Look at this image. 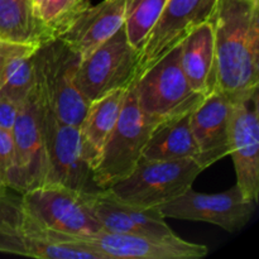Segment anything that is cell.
Returning a JSON list of instances; mask_svg holds the SVG:
<instances>
[{
  "label": "cell",
  "mask_w": 259,
  "mask_h": 259,
  "mask_svg": "<svg viewBox=\"0 0 259 259\" xmlns=\"http://www.w3.org/2000/svg\"><path fill=\"white\" fill-rule=\"evenodd\" d=\"M88 5L89 0H38L35 13L56 38Z\"/></svg>",
  "instance_id": "obj_23"
},
{
  "label": "cell",
  "mask_w": 259,
  "mask_h": 259,
  "mask_svg": "<svg viewBox=\"0 0 259 259\" xmlns=\"http://www.w3.org/2000/svg\"><path fill=\"white\" fill-rule=\"evenodd\" d=\"M133 86L141 110L159 120L192 111L205 98L192 90L182 71L181 43L142 73Z\"/></svg>",
  "instance_id": "obj_6"
},
{
  "label": "cell",
  "mask_w": 259,
  "mask_h": 259,
  "mask_svg": "<svg viewBox=\"0 0 259 259\" xmlns=\"http://www.w3.org/2000/svg\"><path fill=\"white\" fill-rule=\"evenodd\" d=\"M166 3L167 0H125L124 28L129 42L138 53Z\"/></svg>",
  "instance_id": "obj_22"
},
{
  "label": "cell",
  "mask_w": 259,
  "mask_h": 259,
  "mask_svg": "<svg viewBox=\"0 0 259 259\" xmlns=\"http://www.w3.org/2000/svg\"><path fill=\"white\" fill-rule=\"evenodd\" d=\"M192 111L161 121L152 132L142 156L148 159L176 161L199 158V148L192 136L190 115Z\"/></svg>",
  "instance_id": "obj_19"
},
{
  "label": "cell",
  "mask_w": 259,
  "mask_h": 259,
  "mask_svg": "<svg viewBox=\"0 0 259 259\" xmlns=\"http://www.w3.org/2000/svg\"><path fill=\"white\" fill-rule=\"evenodd\" d=\"M35 82L39 94L40 121L47 156L45 185H61L78 191H90L89 184L93 181V171L83 153L80 128L58 120L37 78Z\"/></svg>",
  "instance_id": "obj_8"
},
{
  "label": "cell",
  "mask_w": 259,
  "mask_h": 259,
  "mask_svg": "<svg viewBox=\"0 0 259 259\" xmlns=\"http://www.w3.org/2000/svg\"><path fill=\"white\" fill-rule=\"evenodd\" d=\"M234 101L215 89L190 115L192 136L199 148L197 163L204 169L229 156L230 114Z\"/></svg>",
  "instance_id": "obj_15"
},
{
  "label": "cell",
  "mask_w": 259,
  "mask_h": 259,
  "mask_svg": "<svg viewBox=\"0 0 259 259\" xmlns=\"http://www.w3.org/2000/svg\"><path fill=\"white\" fill-rule=\"evenodd\" d=\"M229 154L237 186L243 196L257 204L259 195V90L233 103Z\"/></svg>",
  "instance_id": "obj_12"
},
{
  "label": "cell",
  "mask_w": 259,
  "mask_h": 259,
  "mask_svg": "<svg viewBox=\"0 0 259 259\" xmlns=\"http://www.w3.org/2000/svg\"><path fill=\"white\" fill-rule=\"evenodd\" d=\"M181 67L192 90L200 95L217 89L214 20L195 28L182 40Z\"/></svg>",
  "instance_id": "obj_17"
},
{
  "label": "cell",
  "mask_w": 259,
  "mask_h": 259,
  "mask_svg": "<svg viewBox=\"0 0 259 259\" xmlns=\"http://www.w3.org/2000/svg\"><path fill=\"white\" fill-rule=\"evenodd\" d=\"M218 3L219 0H167L138 53L137 78L179 46L195 28L214 20Z\"/></svg>",
  "instance_id": "obj_11"
},
{
  "label": "cell",
  "mask_w": 259,
  "mask_h": 259,
  "mask_svg": "<svg viewBox=\"0 0 259 259\" xmlns=\"http://www.w3.org/2000/svg\"><path fill=\"white\" fill-rule=\"evenodd\" d=\"M161 121L141 110L132 83L126 89L118 121L93 168L91 180L98 190L109 189L136 168L152 132Z\"/></svg>",
  "instance_id": "obj_2"
},
{
  "label": "cell",
  "mask_w": 259,
  "mask_h": 259,
  "mask_svg": "<svg viewBox=\"0 0 259 259\" xmlns=\"http://www.w3.org/2000/svg\"><path fill=\"white\" fill-rule=\"evenodd\" d=\"M81 238L105 259H194L202 258L209 253L206 245L187 242L177 235L157 238L101 230L90 237Z\"/></svg>",
  "instance_id": "obj_13"
},
{
  "label": "cell",
  "mask_w": 259,
  "mask_h": 259,
  "mask_svg": "<svg viewBox=\"0 0 259 259\" xmlns=\"http://www.w3.org/2000/svg\"><path fill=\"white\" fill-rule=\"evenodd\" d=\"M12 137L14 143V162L8 175L7 186L22 195L45 185L47 176V156L37 82L29 95L20 104Z\"/></svg>",
  "instance_id": "obj_9"
},
{
  "label": "cell",
  "mask_w": 259,
  "mask_h": 259,
  "mask_svg": "<svg viewBox=\"0 0 259 259\" xmlns=\"http://www.w3.org/2000/svg\"><path fill=\"white\" fill-rule=\"evenodd\" d=\"M22 45H12V43H3L2 47H0V83H2L3 78V72H4V68L7 62L9 61V58L12 57L13 53L18 50Z\"/></svg>",
  "instance_id": "obj_27"
},
{
  "label": "cell",
  "mask_w": 259,
  "mask_h": 259,
  "mask_svg": "<svg viewBox=\"0 0 259 259\" xmlns=\"http://www.w3.org/2000/svg\"><path fill=\"white\" fill-rule=\"evenodd\" d=\"M25 214L22 200L7 194L0 195V233L14 232L24 225Z\"/></svg>",
  "instance_id": "obj_24"
},
{
  "label": "cell",
  "mask_w": 259,
  "mask_h": 259,
  "mask_svg": "<svg viewBox=\"0 0 259 259\" xmlns=\"http://www.w3.org/2000/svg\"><path fill=\"white\" fill-rule=\"evenodd\" d=\"M35 47L20 46L7 62L0 83V99L22 104L35 83L33 52Z\"/></svg>",
  "instance_id": "obj_21"
},
{
  "label": "cell",
  "mask_w": 259,
  "mask_h": 259,
  "mask_svg": "<svg viewBox=\"0 0 259 259\" xmlns=\"http://www.w3.org/2000/svg\"><path fill=\"white\" fill-rule=\"evenodd\" d=\"M20 200L27 220L39 229L70 237H90L103 230L86 191L42 185L22 194Z\"/></svg>",
  "instance_id": "obj_5"
},
{
  "label": "cell",
  "mask_w": 259,
  "mask_h": 259,
  "mask_svg": "<svg viewBox=\"0 0 259 259\" xmlns=\"http://www.w3.org/2000/svg\"><path fill=\"white\" fill-rule=\"evenodd\" d=\"M138 51L131 45L124 24L82 57L75 75V83L89 101L119 89H128L137 78Z\"/></svg>",
  "instance_id": "obj_7"
},
{
  "label": "cell",
  "mask_w": 259,
  "mask_h": 259,
  "mask_svg": "<svg viewBox=\"0 0 259 259\" xmlns=\"http://www.w3.org/2000/svg\"><path fill=\"white\" fill-rule=\"evenodd\" d=\"M80 60L75 51L57 38L43 43L33 52L35 78L43 95L58 120L77 128L90 106L75 83Z\"/></svg>",
  "instance_id": "obj_4"
},
{
  "label": "cell",
  "mask_w": 259,
  "mask_h": 259,
  "mask_svg": "<svg viewBox=\"0 0 259 259\" xmlns=\"http://www.w3.org/2000/svg\"><path fill=\"white\" fill-rule=\"evenodd\" d=\"M214 43L218 90L232 101L259 90V0H219Z\"/></svg>",
  "instance_id": "obj_1"
},
{
  "label": "cell",
  "mask_w": 259,
  "mask_h": 259,
  "mask_svg": "<svg viewBox=\"0 0 259 259\" xmlns=\"http://www.w3.org/2000/svg\"><path fill=\"white\" fill-rule=\"evenodd\" d=\"M3 43H4V42H2V40H0V47H2V45H3Z\"/></svg>",
  "instance_id": "obj_30"
},
{
  "label": "cell",
  "mask_w": 259,
  "mask_h": 259,
  "mask_svg": "<svg viewBox=\"0 0 259 259\" xmlns=\"http://www.w3.org/2000/svg\"><path fill=\"white\" fill-rule=\"evenodd\" d=\"M126 89L114 90L90 103L80 126L83 153L91 171L100 157L106 139L115 126L123 108Z\"/></svg>",
  "instance_id": "obj_18"
},
{
  "label": "cell",
  "mask_w": 259,
  "mask_h": 259,
  "mask_svg": "<svg viewBox=\"0 0 259 259\" xmlns=\"http://www.w3.org/2000/svg\"><path fill=\"white\" fill-rule=\"evenodd\" d=\"M204 171L195 159L161 161L142 156L136 168L105 189L116 201L137 209H154L184 194Z\"/></svg>",
  "instance_id": "obj_3"
},
{
  "label": "cell",
  "mask_w": 259,
  "mask_h": 259,
  "mask_svg": "<svg viewBox=\"0 0 259 259\" xmlns=\"http://www.w3.org/2000/svg\"><path fill=\"white\" fill-rule=\"evenodd\" d=\"M20 104L8 99H0V128L12 133L13 126L17 120Z\"/></svg>",
  "instance_id": "obj_26"
},
{
  "label": "cell",
  "mask_w": 259,
  "mask_h": 259,
  "mask_svg": "<svg viewBox=\"0 0 259 259\" xmlns=\"http://www.w3.org/2000/svg\"><path fill=\"white\" fill-rule=\"evenodd\" d=\"M125 19V0H103L83 8L57 35L81 58L110 38Z\"/></svg>",
  "instance_id": "obj_16"
},
{
  "label": "cell",
  "mask_w": 259,
  "mask_h": 259,
  "mask_svg": "<svg viewBox=\"0 0 259 259\" xmlns=\"http://www.w3.org/2000/svg\"><path fill=\"white\" fill-rule=\"evenodd\" d=\"M0 252L43 259H105L81 237L39 229L27 218L20 229L0 233Z\"/></svg>",
  "instance_id": "obj_14"
},
{
  "label": "cell",
  "mask_w": 259,
  "mask_h": 259,
  "mask_svg": "<svg viewBox=\"0 0 259 259\" xmlns=\"http://www.w3.org/2000/svg\"><path fill=\"white\" fill-rule=\"evenodd\" d=\"M32 3H33V7H34V10H35V7H37L38 0H32ZM35 14H37V13H35Z\"/></svg>",
  "instance_id": "obj_29"
},
{
  "label": "cell",
  "mask_w": 259,
  "mask_h": 259,
  "mask_svg": "<svg viewBox=\"0 0 259 259\" xmlns=\"http://www.w3.org/2000/svg\"><path fill=\"white\" fill-rule=\"evenodd\" d=\"M7 192H8V189H5V187L0 184V195H4L7 194Z\"/></svg>",
  "instance_id": "obj_28"
},
{
  "label": "cell",
  "mask_w": 259,
  "mask_h": 259,
  "mask_svg": "<svg viewBox=\"0 0 259 259\" xmlns=\"http://www.w3.org/2000/svg\"><path fill=\"white\" fill-rule=\"evenodd\" d=\"M55 39L35 14L32 0H0V40L39 47Z\"/></svg>",
  "instance_id": "obj_20"
},
{
  "label": "cell",
  "mask_w": 259,
  "mask_h": 259,
  "mask_svg": "<svg viewBox=\"0 0 259 259\" xmlns=\"http://www.w3.org/2000/svg\"><path fill=\"white\" fill-rule=\"evenodd\" d=\"M14 162V143L10 132L0 128V184L8 189L7 180Z\"/></svg>",
  "instance_id": "obj_25"
},
{
  "label": "cell",
  "mask_w": 259,
  "mask_h": 259,
  "mask_svg": "<svg viewBox=\"0 0 259 259\" xmlns=\"http://www.w3.org/2000/svg\"><path fill=\"white\" fill-rule=\"evenodd\" d=\"M255 205L245 199L239 187L234 185L227 191L217 194H202L190 187L179 197L156 209L164 219L204 222L235 233L250 222Z\"/></svg>",
  "instance_id": "obj_10"
}]
</instances>
